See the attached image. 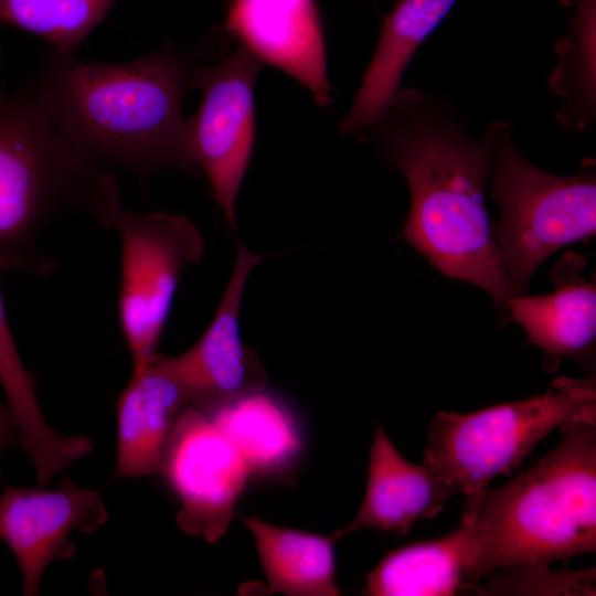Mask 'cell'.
<instances>
[{"label": "cell", "instance_id": "1", "mask_svg": "<svg viewBox=\"0 0 596 596\" xmlns=\"http://www.w3.org/2000/svg\"><path fill=\"white\" fill-rule=\"evenodd\" d=\"M226 36L213 28L190 47L167 42L120 63L84 62L47 45L24 85L83 153L143 181L166 169L198 173L183 100L195 67L220 57Z\"/></svg>", "mask_w": 596, "mask_h": 596}, {"label": "cell", "instance_id": "2", "mask_svg": "<svg viewBox=\"0 0 596 596\" xmlns=\"http://www.w3.org/2000/svg\"><path fill=\"white\" fill-rule=\"evenodd\" d=\"M354 136L374 145L402 173L411 209L403 238L443 275L471 283L508 311L514 291L485 194L491 147L439 95L400 89L386 113Z\"/></svg>", "mask_w": 596, "mask_h": 596}, {"label": "cell", "instance_id": "3", "mask_svg": "<svg viewBox=\"0 0 596 596\" xmlns=\"http://www.w3.org/2000/svg\"><path fill=\"white\" fill-rule=\"evenodd\" d=\"M561 432L530 469L466 499L473 543L464 589L499 570L595 553L596 419Z\"/></svg>", "mask_w": 596, "mask_h": 596}, {"label": "cell", "instance_id": "4", "mask_svg": "<svg viewBox=\"0 0 596 596\" xmlns=\"http://www.w3.org/2000/svg\"><path fill=\"white\" fill-rule=\"evenodd\" d=\"M67 210L113 228L123 206L110 167L63 138L25 85L0 94V272L52 273L39 240Z\"/></svg>", "mask_w": 596, "mask_h": 596}, {"label": "cell", "instance_id": "5", "mask_svg": "<svg viewBox=\"0 0 596 596\" xmlns=\"http://www.w3.org/2000/svg\"><path fill=\"white\" fill-rule=\"evenodd\" d=\"M486 134L491 196L501 211L496 241L514 295L520 296L546 257L595 235L596 163L586 158L574 174H552L521 155L507 121H492Z\"/></svg>", "mask_w": 596, "mask_h": 596}, {"label": "cell", "instance_id": "6", "mask_svg": "<svg viewBox=\"0 0 596 596\" xmlns=\"http://www.w3.org/2000/svg\"><path fill=\"white\" fill-rule=\"evenodd\" d=\"M596 419L594 379L558 377L542 395L433 418L423 465L453 491L472 498L500 475L511 476L555 429Z\"/></svg>", "mask_w": 596, "mask_h": 596}, {"label": "cell", "instance_id": "7", "mask_svg": "<svg viewBox=\"0 0 596 596\" xmlns=\"http://www.w3.org/2000/svg\"><path fill=\"white\" fill-rule=\"evenodd\" d=\"M113 228L121 246L118 318L137 372L157 353L181 275L200 262L204 241L192 220L161 211L123 209Z\"/></svg>", "mask_w": 596, "mask_h": 596}, {"label": "cell", "instance_id": "8", "mask_svg": "<svg viewBox=\"0 0 596 596\" xmlns=\"http://www.w3.org/2000/svg\"><path fill=\"white\" fill-rule=\"evenodd\" d=\"M263 67L236 45L227 57L199 64L190 81V91L202 94L199 109L189 118L193 158L231 228L254 149V87Z\"/></svg>", "mask_w": 596, "mask_h": 596}, {"label": "cell", "instance_id": "9", "mask_svg": "<svg viewBox=\"0 0 596 596\" xmlns=\"http://www.w3.org/2000/svg\"><path fill=\"white\" fill-rule=\"evenodd\" d=\"M157 473L180 502L179 529L211 544L227 532L252 475L215 424L190 404L175 421Z\"/></svg>", "mask_w": 596, "mask_h": 596}, {"label": "cell", "instance_id": "10", "mask_svg": "<svg viewBox=\"0 0 596 596\" xmlns=\"http://www.w3.org/2000/svg\"><path fill=\"white\" fill-rule=\"evenodd\" d=\"M108 519L98 491L61 476L56 489L3 483L0 494V540L15 557L22 594H40L42 576L54 561L76 554L74 532L92 533Z\"/></svg>", "mask_w": 596, "mask_h": 596}, {"label": "cell", "instance_id": "11", "mask_svg": "<svg viewBox=\"0 0 596 596\" xmlns=\"http://www.w3.org/2000/svg\"><path fill=\"white\" fill-rule=\"evenodd\" d=\"M237 243L235 262L217 309L199 340L166 361L189 403L211 416L230 403L266 389L267 375L241 337L240 312L252 270L265 258Z\"/></svg>", "mask_w": 596, "mask_h": 596}, {"label": "cell", "instance_id": "12", "mask_svg": "<svg viewBox=\"0 0 596 596\" xmlns=\"http://www.w3.org/2000/svg\"><path fill=\"white\" fill-rule=\"evenodd\" d=\"M226 35L331 104L324 31L315 0H228Z\"/></svg>", "mask_w": 596, "mask_h": 596}, {"label": "cell", "instance_id": "13", "mask_svg": "<svg viewBox=\"0 0 596 596\" xmlns=\"http://www.w3.org/2000/svg\"><path fill=\"white\" fill-rule=\"evenodd\" d=\"M453 494L428 467L405 459L376 426L364 498L355 517L333 535L339 540L363 528L406 535L418 521L439 514Z\"/></svg>", "mask_w": 596, "mask_h": 596}, {"label": "cell", "instance_id": "14", "mask_svg": "<svg viewBox=\"0 0 596 596\" xmlns=\"http://www.w3.org/2000/svg\"><path fill=\"white\" fill-rule=\"evenodd\" d=\"M187 391L156 353L131 377L116 403V478L158 472L163 449L180 413L189 405Z\"/></svg>", "mask_w": 596, "mask_h": 596}, {"label": "cell", "instance_id": "15", "mask_svg": "<svg viewBox=\"0 0 596 596\" xmlns=\"http://www.w3.org/2000/svg\"><path fill=\"white\" fill-rule=\"evenodd\" d=\"M584 267V258L568 252L553 269L552 294L520 295L508 301V310L526 332L528 341L549 356L590 361L596 337V288L582 275Z\"/></svg>", "mask_w": 596, "mask_h": 596}, {"label": "cell", "instance_id": "16", "mask_svg": "<svg viewBox=\"0 0 596 596\" xmlns=\"http://www.w3.org/2000/svg\"><path fill=\"white\" fill-rule=\"evenodd\" d=\"M456 0H397L385 15L371 61L340 123L354 135L379 120L400 91L403 75L421 44L450 12Z\"/></svg>", "mask_w": 596, "mask_h": 596}, {"label": "cell", "instance_id": "17", "mask_svg": "<svg viewBox=\"0 0 596 596\" xmlns=\"http://www.w3.org/2000/svg\"><path fill=\"white\" fill-rule=\"evenodd\" d=\"M473 543L472 522L462 513L446 535L390 550L366 574L368 596H449L464 589Z\"/></svg>", "mask_w": 596, "mask_h": 596}, {"label": "cell", "instance_id": "18", "mask_svg": "<svg viewBox=\"0 0 596 596\" xmlns=\"http://www.w3.org/2000/svg\"><path fill=\"white\" fill-rule=\"evenodd\" d=\"M1 273V272H0ZM0 385L17 424L20 446L31 461L40 485L61 477L91 454L94 441L82 435H63L46 422L31 373L24 366L9 328L0 288Z\"/></svg>", "mask_w": 596, "mask_h": 596}, {"label": "cell", "instance_id": "19", "mask_svg": "<svg viewBox=\"0 0 596 596\" xmlns=\"http://www.w3.org/2000/svg\"><path fill=\"white\" fill-rule=\"evenodd\" d=\"M253 534L270 593L338 596L333 532L323 535L243 518Z\"/></svg>", "mask_w": 596, "mask_h": 596}, {"label": "cell", "instance_id": "20", "mask_svg": "<svg viewBox=\"0 0 596 596\" xmlns=\"http://www.w3.org/2000/svg\"><path fill=\"white\" fill-rule=\"evenodd\" d=\"M240 454L253 473L288 468L302 449L296 417L266 390L241 397L207 416Z\"/></svg>", "mask_w": 596, "mask_h": 596}, {"label": "cell", "instance_id": "21", "mask_svg": "<svg viewBox=\"0 0 596 596\" xmlns=\"http://www.w3.org/2000/svg\"><path fill=\"white\" fill-rule=\"evenodd\" d=\"M572 9L570 32L557 41V64L547 86L563 104L556 118L583 131L596 116V0H558Z\"/></svg>", "mask_w": 596, "mask_h": 596}, {"label": "cell", "instance_id": "22", "mask_svg": "<svg viewBox=\"0 0 596 596\" xmlns=\"http://www.w3.org/2000/svg\"><path fill=\"white\" fill-rule=\"evenodd\" d=\"M117 0H0V22L75 53Z\"/></svg>", "mask_w": 596, "mask_h": 596}, {"label": "cell", "instance_id": "23", "mask_svg": "<svg viewBox=\"0 0 596 596\" xmlns=\"http://www.w3.org/2000/svg\"><path fill=\"white\" fill-rule=\"evenodd\" d=\"M481 586L469 585L481 594L595 595V567L584 571H552L547 565L499 570Z\"/></svg>", "mask_w": 596, "mask_h": 596}, {"label": "cell", "instance_id": "24", "mask_svg": "<svg viewBox=\"0 0 596 596\" xmlns=\"http://www.w3.org/2000/svg\"><path fill=\"white\" fill-rule=\"evenodd\" d=\"M20 445L13 413L7 402L0 403V460L6 450Z\"/></svg>", "mask_w": 596, "mask_h": 596}]
</instances>
